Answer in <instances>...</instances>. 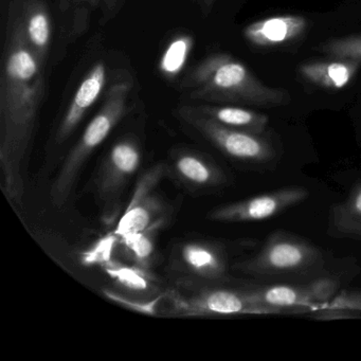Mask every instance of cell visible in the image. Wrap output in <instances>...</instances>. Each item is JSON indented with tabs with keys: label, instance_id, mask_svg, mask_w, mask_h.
Masks as SVG:
<instances>
[{
	"label": "cell",
	"instance_id": "6da1fadb",
	"mask_svg": "<svg viewBox=\"0 0 361 361\" xmlns=\"http://www.w3.org/2000/svg\"><path fill=\"white\" fill-rule=\"evenodd\" d=\"M44 61L30 47L18 6L6 29L0 82V171L1 187L12 204L24 198V169L45 92Z\"/></svg>",
	"mask_w": 361,
	"mask_h": 361
},
{
	"label": "cell",
	"instance_id": "7a4b0ae2",
	"mask_svg": "<svg viewBox=\"0 0 361 361\" xmlns=\"http://www.w3.org/2000/svg\"><path fill=\"white\" fill-rule=\"evenodd\" d=\"M196 100L212 103L283 106L290 100L288 92L262 83L250 69L227 54H214L200 62L183 82Z\"/></svg>",
	"mask_w": 361,
	"mask_h": 361
},
{
	"label": "cell",
	"instance_id": "3957f363",
	"mask_svg": "<svg viewBox=\"0 0 361 361\" xmlns=\"http://www.w3.org/2000/svg\"><path fill=\"white\" fill-rule=\"evenodd\" d=\"M164 310L166 316L174 318L302 314L295 308L259 305L249 297L248 288L190 282L164 293Z\"/></svg>",
	"mask_w": 361,
	"mask_h": 361
},
{
	"label": "cell",
	"instance_id": "277c9868",
	"mask_svg": "<svg viewBox=\"0 0 361 361\" xmlns=\"http://www.w3.org/2000/svg\"><path fill=\"white\" fill-rule=\"evenodd\" d=\"M130 87L132 84L128 81L114 84L107 92L102 109L90 122L77 145L67 155L50 192L52 204L56 208L61 209L66 204L85 162L121 121L126 114Z\"/></svg>",
	"mask_w": 361,
	"mask_h": 361
},
{
	"label": "cell",
	"instance_id": "5b68a950",
	"mask_svg": "<svg viewBox=\"0 0 361 361\" xmlns=\"http://www.w3.org/2000/svg\"><path fill=\"white\" fill-rule=\"evenodd\" d=\"M324 265L322 251L310 240L284 230L271 232L261 250L234 269L255 278L308 276Z\"/></svg>",
	"mask_w": 361,
	"mask_h": 361
},
{
	"label": "cell",
	"instance_id": "8992f818",
	"mask_svg": "<svg viewBox=\"0 0 361 361\" xmlns=\"http://www.w3.org/2000/svg\"><path fill=\"white\" fill-rule=\"evenodd\" d=\"M179 116L228 157L251 164H268L276 159V149L264 134L224 126L194 106L179 109Z\"/></svg>",
	"mask_w": 361,
	"mask_h": 361
},
{
	"label": "cell",
	"instance_id": "52a82bcc",
	"mask_svg": "<svg viewBox=\"0 0 361 361\" xmlns=\"http://www.w3.org/2000/svg\"><path fill=\"white\" fill-rule=\"evenodd\" d=\"M141 162V151L134 139L126 138L113 145L103 160L96 178V193L104 223L117 221L122 195Z\"/></svg>",
	"mask_w": 361,
	"mask_h": 361
},
{
	"label": "cell",
	"instance_id": "ba28073f",
	"mask_svg": "<svg viewBox=\"0 0 361 361\" xmlns=\"http://www.w3.org/2000/svg\"><path fill=\"white\" fill-rule=\"evenodd\" d=\"M168 174V164L159 162L139 177L130 202L116 226V235L122 238L135 232L160 229L164 226L166 208L157 193V187Z\"/></svg>",
	"mask_w": 361,
	"mask_h": 361
},
{
	"label": "cell",
	"instance_id": "9c48e42d",
	"mask_svg": "<svg viewBox=\"0 0 361 361\" xmlns=\"http://www.w3.org/2000/svg\"><path fill=\"white\" fill-rule=\"evenodd\" d=\"M308 195L310 192L303 187L282 188L255 197L217 207L209 213L208 219L219 223L265 221L301 204Z\"/></svg>",
	"mask_w": 361,
	"mask_h": 361
},
{
	"label": "cell",
	"instance_id": "30bf717a",
	"mask_svg": "<svg viewBox=\"0 0 361 361\" xmlns=\"http://www.w3.org/2000/svg\"><path fill=\"white\" fill-rule=\"evenodd\" d=\"M173 269L196 284H221L229 280V259L221 244L189 240L178 245L173 255Z\"/></svg>",
	"mask_w": 361,
	"mask_h": 361
},
{
	"label": "cell",
	"instance_id": "8fae6325",
	"mask_svg": "<svg viewBox=\"0 0 361 361\" xmlns=\"http://www.w3.org/2000/svg\"><path fill=\"white\" fill-rule=\"evenodd\" d=\"M335 279L320 278L305 285H272L248 288L249 297L259 305L314 312L329 303L338 289Z\"/></svg>",
	"mask_w": 361,
	"mask_h": 361
},
{
	"label": "cell",
	"instance_id": "7c38bea8",
	"mask_svg": "<svg viewBox=\"0 0 361 361\" xmlns=\"http://www.w3.org/2000/svg\"><path fill=\"white\" fill-rule=\"evenodd\" d=\"M169 172L181 183L195 190L214 189L226 183V175L209 156L180 149L173 154Z\"/></svg>",
	"mask_w": 361,
	"mask_h": 361
},
{
	"label": "cell",
	"instance_id": "4fadbf2b",
	"mask_svg": "<svg viewBox=\"0 0 361 361\" xmlns=\"http://www.w3.org/2000/svg\"><path fill=\"white\" fill-rule=\"evenodd\" d=\"M106 83V67L97 63L84 78L71 100L56 134V142L64 143L81 123L84 116L97 102Z\"/></svg>",
	"mask_w": 361,
	"mask_h": 361
},
{
	"label": "cell",
	"instance_id": "5bb4252c",
	"mask_svg": "<svg viewBox=\"0 0 361 361\" xmlns=\"http://www.w3.org/2000/svg\"><path fill=\"white\" fill-rule=\"evenodd\" d=\"M307 28V20L303 16H274L248 25L244 37L257 47H276L300 39Z\"/></svg>",
	"mask_w": 361,
	"mask_h": 361
},
{
	"label": "cell",
	"instance_id": "9a60e30c",
	"mask_svg": "<svg viewBox=\"0 0 361 361\" xmlns=\"http://www.w3.org/2000/svg\"><path fill=\"white\" fill-rule=\"evenodd\" d=\"M331 61H317L302 64L300 75L319 87L327 90H342L354 80L361 66L356 59H340Z\"/></svg>",
	"mask_w": 361,
	"mask_h": 361
},
{
	"label": "cell",
	"instance_id": "2e32d148",
	"mask_svg": "<svg viewBox=\"0 0 361 361\" xmlns=\"http://www.w3.org/2000/svg\"><path fill=\"white\" fill-rule=\"evenodd\" d=\"M25 37L35 54L45 62L51 42V18L42 0L16 1Z\"/></svg>",
	"mask_w": 361,
	"mask_h": 361
},
{
	"label": "cell",
	"instance_id": "e0dca14e",
	"mask_svg": "<svg viewBox=\"0 0 361 361\" xmlns=\"http://www.w3.org/2000/svg\"><path fill=\"white\" fill-rule=\"evenodd\" d=\"M329 232L336 238L361 240V181L329 214Z\"/></svg>",
	"mask_w": 361,
	"mask_h": 361
},
{
	"label": "cell",
	"instance_id": "ac0fdd59",
	"mask_svg": "<svg viewBox=\"0 0 361 361\" xmlns=\"http://www.w3.org/2000/svg\"><path fill=\"white\" fill-rule=\"evenodd\" d=\"M194 107L202 115L224 126L257 134H264L269 122L268 116L244 107L229 105H198Z\"/></svg>",
	"mask_w": 361,
	"mask_h": 361
},
{
	"label": "cell",
	"instance_id": "d6986e66",
	"mask_svg": "<svg viewBox=\"0 0 361 361\" xmlns=\"http://www.w3.org/2000/svg\"><path fill=\"white\" fill-rule=\"evenodd\" d=\"M105 274L130 295L138 298H153L156 287L151 272L136 265H126L111 259L103 266Z\"/></svg>",
	"mask_w": 361,
	"mask_h": 361
},
{
	"label": "cell",
	"instance_id": "ffe728a7",
	"mask_svg": "<svg viewBox=\"0 0 361 361\" xmlns=\"http://www.w3.org/2000/svg\"><path fill=\"white\" fill-rule=\"evenodd\" d=\"M158 228L135 232L120 238V244L128 251L134 261V265L149 271L154 252H155V236Z\"/></svg>",
	"mask_w": 361,
	"mask_h": 361
},
{
	"label": "cell",
	"instance_id": "44dd1931",
	"mask_svg": "<svg viewBox=\"0 0 361 361\" xmlns=\"http://www.w3.org/2000/svg\"><path fill=\"white\" fill-rule=\"evenodd\" d=\"M193 45V37L188 35H177L169 43L159 63L160 71L164 77L173 79L181 73Z\"/></svg>",
	"mask_w": 361,
	"mask_h": 361
},
{
	"label": "cell",
	"instance_id": "7402d4cb",
	"mask_svg": "<svg viewBox=\"0 0 361 361\" xmlns=\"http://www.w3.org/2000/svg\"><path fill=\"white\" fill-rule=\"evenodd\" d=\"M102 293L109 301H113L114 303L118 304L126 310L141 314H147V316H157L160 310V304L164 299V293L154 298H138L118 293L111 289H103Z\"/></svg>",
	"mask_w": 361,
	"mask_h": 361
},
{
	"label": "cell",
	"instance_id": "603a6c76",
	"mask_svg": "<svg viewBox=\"0 0 361 361\" xmlns=\"http://www.w3.org/2000/svg\"><path fill=\"white\" fill-rule=\"evenodd\" d=\"M321 51L340 59H356L361 61V35L334 39L321 46Z\"/></svg>",
	"mask_w": 361,
	"mask_h": 361
},
{
	"label": "cell",
	"instance_id": "cb8c5ba5",
	"mask_svg": "<svg viewBox=\"0 0 361 361\" xmlns=\"http://www.w3.org/2000/svg\"><path fill=\"white\" fill-rule=\"evenodd\" d=\"M119 240V236L113 233L97 240L90 249L82 253V263L86 266L99 265L103 267L105 264L113 259L111 255Z\"/></svg>",
	"mask_w": 361,
	"mask_h": 361
},
{
	"label": "cell",
	"instance_id": "d4e9b609",
	"mask_svg": "<svg viewBox=\"0 0 361 361\" xmlns=\"http://www.w3.org/2000/svg\"><path fill=\"white\" fill-rule=\"evenodd\" d=\"M322 307L342 308L361 312V289L342 291Z\"/></svg>",
	"mask_w": 361,
	"mask_h": 361
},
{
	"label": "cell",
	"instance_id": "484cf974",
	"mask_svg": "<svg viewBox=\"0 0 361 361\" xmlns=\"http://www.w3.org/2000/svg\"><path fill=\"white\" fill-rule=\"evenodd\" d=\"M310 318L319 321L342 320V319L360 318L361 312L342 308L321 307L312 312Z\"/></svg>",
	"mask_w": 361,
	"mask_h": 361
},
{
	"label": "cell",
	"instance_id": "4316f807",
	"mask_svg": "<svg viewBox=\"0 0 361 361\" xmlns=\"http://www.w3.org/2000/svg\"><path fill=\"white\" fill-rule=\"evenodd\" d=\"M200 1H202V5H204V7H210L214 0H200Z\"/></svg>",
	"mask_w": 361,
	"mask_h": 361
},
{
	"label": "cell",
	"instance_id": "83f0119b",
	"mask_svg": "<svg viewBox=\"0 0 361 361\" xmlns=\"http://www.w3.org/2000/svg\"><path fill=\"white\" fill-rule=\"evenodd\" d=\"M92 1H97V0H92Z\"/></svg>",
	"mask_w": 361,
	"mask_h": 361
}]
</instances>
